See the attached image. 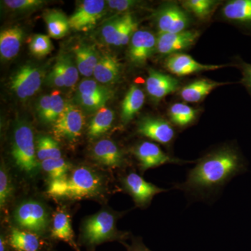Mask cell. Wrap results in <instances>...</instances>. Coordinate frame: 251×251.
I'll return each mask as SVG.
<instances>
[{
    "instance_id": "cell-5",
    "label": "cell",
    "mask_w": 251,
    "mask_h": 251,
    "mask_svg": "<svg viewBox=\"0 0 251 251\" xmlns=\"http://www.w3.org/2000/svg\"><path fill=\"white\" fill-rule=\"evenodd\" d=\"M15 222L21 229L41 235L47 231L50 224L49 213L40 202L25 201L14 213Z\"/></svg>"
},
{
    "instance_id": "cell-17",
    "label": "cell",
    "mask_w": 251,
    "mask_h": 251,
    "mask_svg": "<svg viewBox=\"0 0 251 251\" xmlns=\"http://www.w3.org/2000/svg\"><path fill=\"white\" fill-rule=\"evenodd\" d=\"M94 159L110 168H120L125 164L123 153L111 140H100L96 143L92 151Z\"/></svg>"
},
{
    "instance_id": "cell-25",
    "label": "cell",
    "mask_w": 251,
    "mask_h": 251,
    "mask_svg": "<svg viewBox=\"0 0 251 251\" xmlns=\"http://www.w3.org/2000/svg\"><path fill=\"white\" fill-rule=\"evenodd\" d=\"M8 242L15 251H41L39 235L28 231L14 227L11 229Z\"/></svg>"
},
{
    "instance_id": "cell-19",
    "label": "cell",
    "mask_w": 251,
    "mask_h": 251,
    "mask_svg": "<svg viewBox=\"0 0 251 251\" xmlns=\"http://www.w3.org/2000/svg\"><path fill=\"white\" fill-rule=\"evenodd\" d=\"M24 37L21 27L7 28L0 34V55L2 60H11L19 52Z\"/></svg>"
},
{
    "instance_id": "cell-13",
    "label": "cell",
    "mask_w": 251,
    "mask_h": 251,
    "mask_svg": "<svg viewBox=\"0 0 251 251\" xmlns=\"http://www.w3.org/2000/svg\"><path fill=\"white\" fill-rule=\"evenodd\" d=\"M159 33H177L186 30L190 18L184 9L175 4L162 6L156 14Z\"/></svg>"
},
{
    "instance_id": "cell-2",
    "label": "cell",
    "mask_w": 251,
    "mask_h": 251,
    "mask_svg": "<svg viewBox=\"0 0 251 251\" xmlns=\"http://www.w3.org/2000/svg\"><path fill=\"white\" fill-rule=\"evenodd\" d=\"M102 191L100 176L87 167H79L64 179L51 181L47 194L56 199L76 201L95 197Z\"/></svg>"
},
{
    "instance_id": "cell-28",
    "label": "cell",
    "mask_w": 251,
    "mask_h": 251,
    "mask_svg": "<svg viewBox=\"0 0 251 251\" xmlns=\"http://www.w3.org/2000/svg\"><path fill=\"white\" fill-rule=\"evenodd\" d=\"M170 119L174 125L184 128L196 120L198 110L182 103H176L171 105L168 111Z\"/></svg>"
},
{
    "instance_id": "cell-37",
    "label": "cell",
    "mask_w": 251,
    "mask_h": 251,
    "mask_svg": "<svg viewBox=\"0 0 251 251\" xmlns=\"http://www.w3.org/2000/svg\"><path fill=\"white\" fill-rule=\"evenodd\" d=\"M75 101L81 108L87 112H97L105 106V103L110 100L107 97H90L76 94Z\"/></svg>"
},
{
    "instance_id": "cell-43",
    "label": "cell",
    "mask_w": 251,
    "mask_h": 251,
    "mask_svg": "<svg viewBox=\"0 0 251 251\" xmlns=\"http://www.w3.org/2000/svg\"><path fill=\"white\" fill-rule=\"evenodd\" d=\"M50 104V95L43 96L38 102V115H39L41 121L44 120L46 114L49 112Z\"/></svg>"
},
{
    "instance_id": "cell-39",
    "label": "cell",
    "mask_w": 251,
    "mask_h": 251,
    "mask_svg": "<svg viewBox=\"0 0 251 251\" xmlns=\"http://www.w3.org/2000/svg\"><path fill=\"white\" fill-rule=\"evenodd\" d=\"M8 9L16 11H27L38 9L45 4L41 0H4L3 1Z\"/></svg>"
},
{
    "instance_id": "cell-41",
    "label": "cell",
    "mask_w": 251,
    "mask_h": 251,
    "mask_svg": "<svg viewBox=\"0 0 251 251\" xmlns=\"http://www.w3.org/2000/svg\"><path fill=\"white\" fill-rule=\"evenodd\" d=\"M46 84L51 87H65L62 72L57 62L46 77Z\"/></svg>"
},
{
    "instance_id": "cell-34",
    "label": "cell",
    "mask_w": 251,
    "mask_h": 251,
    "mask_svg": "<svg viewBox=\"0 0 251 251\" xmlns=\"http://www.w3.org/2000/svg\"><path fill=\"white\" fill-rule=\"evenodd\" d=\"M77 94L90 97H107L111 99L113 92L108 87L92 79H85L80 82Z\"/></svg>"
},
{
    "instance_id": "cell-35",
    "label": "cell",
    "mask_w": 251,
    "mask_h": 251,
    "mask_svg": "<svg viewBox=\"0 0 251 251\" xmlns=\"http://www.w3.org/2000/svg\"><path fill=\"white\" fill-rule=\"evenodd\" d=\"M50 104L49 112L46 114L43 122L46 124L54 123L67 106L64 99L58 91H54L50 94Z\"/></svg>"
},
{
    "instance_id": "cell-20",
    "label": "cell",
    "mask_w": 251,
    "mask_h": 251,
    "mask_svg": "<svg viewBox=\"0 0 251 251\" xmlns=\"http://www.w3.org/2000/svg\"><path fill=\"white\" fill-rule=\"evenodd\" d=\"M75 62L81 75L85 77L93 75L94 69L100 56L94 46L80 44L74 48Z\"/></svg>"
},
{
    "instance_id": "cell-45",
    "label": "cell",
    "mask_w": 251,
    "mask_h": 251,
    "mask_svg": "<svg viewBox=\"0 0 251 251\" xmlns=\"http://www.w3.org/2000/svg\"><path fill=\"white\" fill-rule=\"evenodd\" d=\"M127 251H151L143 244V241L138 238H135L132 241L131 244H125Z\"/></svg>"
},
{
    "instance_id": "cell-36",
    "label": "cell",
    "mask_w": 251,
    "mask_h": 251,
    "mask_svg": "<svg viewBox=\"0 0 251 251\" xmlns=\"http://www.w3.org/2000/svg\"><path fill=\"white\" fill-rule=\"evenodd\" d=\"M29 48L31 53L35 57H45L52 50V42L49 36L36 34L31 39Z\"/></svg>"
},
{
    "instance_id": "cell-1",
    "label": "cell",
    "mask_w": 251,
    "mask_h": 251,
    "mask_svg": "<svg viewBox=\"0 0 251 251\" xmlns=\"http://www.w3.org/2000/svg\"><path fill=\"white\" fill-rule=\"evenodd\" d=\"M247 162L235 147L227 145L200 158L186 179L175 188L198 201L209 200L238 175L246 173Z\"/></svg>"
},
{
    "instance_id": "cell-30",
    "label": "cell",
    "mask_w": 251,
    "mask_h": 251,
    "mask_svg": "<svg viewBox=\"0 0 251 251\" xmlns=\"http://www.w3.org/2000/svg\"><path fill=\"white\" fill-rule=\"evenodd\" d=\"M218 4V1L213 0H186L181 3L186 11L201 20L210 17Z\"/></svg>"
},
{
    "instance_id": "cell-11",
    "label": "cell",
    "mask_w": 251,
    "mask_h": 251,
    "mask_svg": "<svg viewBox=\"0 0 251 251\" xmlns=\"http://www.w3.org/2000/svg\"><path fill=\"white\" fill-rule=\"evenodd\" d=\"M122 184L126 191L133 198L137 206L140 207L148 206L156 195L168 191V189L158 187L145 181L135 173H130L124 177Z\"/></svg>"
},
{
    "instance_id": "cell-7",
    "label": "cell",
    "mask_w": 251,
    "mask_h": 251,
    "mask_svg": "<svg viewBox=\"0 0 251 251\" xmlns=\"http://www.w3.org/2000/svg\"><path fill=\"white\" fill-rule=\"evenodd\" d=\"M45 72L36 66L24 65L15 73L10 80V89L21 99L32 97L41 88Z\"/></svg>"
},
{
    "instance_id": "cell-32",
    "label": "cell",
    "mask_w": 251,
    "mask_h": 251,
    "mask_svg": "<svg viewBox=\"0 0 251 251\" xmlns=\"http://www.w3.org/2000/svg\"><path fill=\"white\" fill-rule=\"evenodd\" d=\"M138 23L130 14L122 16V22L115 36L114 46H122L130 42L132 36L138 30Z\"/></svg>"
},
{
    "instance_id": "cell-16",
    "label": "cell",
    "mask_w": 251,
    "mask_h": 251,
    "mask_svg": "<svg viewBox=\"0 0 251 251\" xmlns=\"http://www.w3.org/2000/svg\"><path fill=\"white\" fill-rule=\"evenodd\" d=\"M179 89L177 79L163 73L150 69L146 80V90L155 101H159L168 94L174 93Z\"/></svg>"
},
{
    "instance_id": "cell-33",
    "label": "cell",
    "mask_w": 251,
    "mask_h": 251,
    "mask_svg": "<svg viewBox=\"0 0 251 251\" xmlns=\"http://www.w3.org/2000/svg\"><path fill=\"white\" fill-rule=\"evenodd\" d=\"M43 170L49 175L51 181L64 179L69 175L70 164L64 158L47 159L41 162Z\"/></svg>"
},
{
    "instance_id": "cell-6",
    "label": "cell",
    "mask_w": 251,
    "mask_h": 251,
    "mask_svg": "<svg viewBox=\"0 0 251 251\" xmlns=\"http://www.w3.org/2000/svg\"><path fill=\"white\" fill-rule=\"evenodd\" d=\"M85 123L82 110L76 105L68 103L62 113L54 122L52 133L57 140L75 141L80 136Z\"/></svg>"
},
{
    "instance_id": "cell-31",
    "label": "cell",
    "mask_w": 251,
    "mask_h": 251,
    "mask_svg": "<svg viewBox=\"0 0 251 251\" xmlns=\"http://www.w3.org/2000/svg\"><path fill=\"white\" fill-rule=\"evenodd\" d=\"M57 63L62 72L65 87H72L75 85L78 80L80 73L75 62L73 59L72 56L67 53L61 54L57 59Z\"/></svg>"
},
{
    "instance_id": "cell-14",
    "label": "cell",
    "mask_w": 251,
    "mask_h": 251,
    "mask_svg": "<svg viewBox=\"0 0 251 251\" xmlns=\"http://www.w3.org/2000/svg\"><path fill=\"white\" fill-rule=\"evenodd\" d=\"M137 131L157 143L168 145L174 140L175 132L173 126L163 119L145 117L137 125Z\"/></svg>"
},
{
    "instance_id": "cell-10",
    "label": "cell",
    "mask_w": 251,
    "mask_h": 251,
    "mask_svg": "<svg viewBox=\"0 0 251 251\" xmlns=\"http://www.w3.org/2000/svg\"><path fill=\"white\" fill-rule=\"evenodd\" d=\"M199 36L198 31L187 29L177 33H159L156 37V52L168 56L181 53L194 45Z\"/></svg>"
},
{
    "instance_id": "cell-42",
    "label": "cell",
    "mask_w": 251,
    "mask_h": 251,
    "mask_svg": "<svg viewBox=\"0 0 251 251\" xmlns=\"http://www.w3.org/2000/svg\"><path fill=\"white\" fill-rule=\"evenodd\" d=\"M106 2L110 9L120 12L133 9L138 4V1L133 0H110Z\"/></svg>"
},
{
    "instance_id": "cell-15",
    "label": "cell",
    "mask_w": 251,
    "mask_h": 251,
    "mask_svg": "<svg viewBox=\"0 0 251 251\" xmlns=\"http://www.w3.org/2000/svg\"><path fill=\"white\" fill-rule=\"evenodd\" d=\"M166 67L170 72L178 76H186L196 73L215 71L229 67L227 64H204L198 62L191 56L178 53L168 56Z\"/></svg>"
},
{
    "instance_id": "cell-44",
    "label": "cell",
    "mask_w": 251,
    "mask_h": 251,
    "mask_svg": "<svg viewBox=\"0 0 251 251\" xmlns=\"http://www.w3.org/2000/svg\"><path fill=\"white\" fill-rule=\"evenodd\" d=\"M240 69L243 75L242 82L251 94V64L242 62Z\"/></svg>"
},
{
    "instance_id": "cell-8",
    "label": "cell",
    "mask_w": 251,
    "mask_h": 251,
    "mask_svg": "<svg viewBox=\"0 0 251 251\" xmlns=\"http://www.w3.org/2000/svg\"><path fill=\"white\" fill-rule=\"evenodd\" d=\"M133 154L139 163L140 170L143 172L168 163L184 165L196 163V161H185L169 156L156 144L149 141L142 142L138 144L133 149Z\"/></svg>"
},
{
    "instance_id": "cell-23",
    "label": "cell",
    "mask_w": 251,
    "mask_h": 251,
    "mask_svg": "<svg viewBox=\"0 0 251 251\" xmlns=\"http://www.w3.org/2000/svg\"><path fill=\"white\" fill-rule=\"evenodd\" d=\"M145 96L138 85L130 86L122 104V121L128 124L140 111L145 103Z\"/></svg>"
},
{
    "instance_id": "cell-26",
    "label": "cell",
    "mask_w": 251,
    "mask_h": 251,
    "mask_svg": "<svg viewBox=\"0 0 251 251\" xmlns=\"http://www.w3.org/2000/svg\"><path fill=\"white\" fill-rule=\"evenodd\" d=\"M115 113L111 109L104 106L98 111L89 124L87 134L90 139H97L105 134L112 127Z\"/></svg>"
},
{
    "instance_id": "cell-4",
    "label": "cell",
    "mask_w": 251,
    "mask_h": 251,
    "mask_svg": "<svg viewBox=\"0 0 251 251\" xmlns=\"http://www.w3.org/2000/svg\"><path fill=\"white\" fill-rule=\"evenodd\" d=\"M122 237V234L117 230L115 216L108 211H101L91 216L82 228V242L91 249Z\"/></svg>"
},
{
    "instance_id": "cell-40",
    "label": "cell",
    "mask_w": 251,
    "mask_h": 251,
    "mask_svg": "<svg viewBox=\"0 0 251 251\" xmlns=\"http://www.w3.org/2000/svg\"><path fill=\"white\" fill-rule=\"evenodd\" d=\"M122 22V16L109 21L101 29V36L104 41L109 45L114 46L115 36Z\"/></svg>"
},
{
    "instance_id": "cell-38",
    "label": "cell",
    "mask_w": 251,
    "mask_h": 251,
    "mask_svg": "<svg viewBox=\"0 0 251 251\" xmlns=\"http://www.w3.org/2000/svg\"><path fill=\"white\" fill-rule=\"evenodd\" d=\"M12 184L9 175L4 165H1L0 169V206L1 209L4 207L12 196Z\"/></svg>"
},
{
    "instance_id": "cell-29",
    "label": "cell",
    "mask_w": 251,
    "mask_h": 251,
    "mask_svg": "<svg viewBox=\"0 0 251 251\" xmlns=\"http://www.w3.org/2000/svg\"><path fill=\"white\" fill-rule=\"evenodd\" d=\"M36 156L41 162L47 159L62 158V152L57 140L49 135H39L36 140Z\"/></svg>"
},
{
    "instance_id": "cell-24",
    "label": "cell",
    "mask_w": 251,
    "mask_h": 251,
    "mask_svg": "<svg viewBox=\"0 0 251 251\" xmlns=\"http://www.w3.org/2000/svg\"><path fill=\"white\" fill-rule=\"evenodd\" d=\"M223 15L229 20L251 27V0H232L223 8Z\"/></svg>"
},
{
    "instance_id": "cell-27",
    "label": "cell",
    "mask_w": 251,
    "mask_h": 251,
    "mask_svg": "<svg viewBox=\"0 0 251 251\" xmlns=\"http://www.w3.org/2000/svg\"><path fill=\"white\" fill-rule=\"evenodd\" d=\"M49 36L53 39H62L70 29L69 18L58 10H49L44 14Z\"/></svg>"
},
{
    "instance_id": "cell-21",
    "label": "cell",
    "mask_w": 251,
    "mask_h": 251,
    "mask_svg": "<svg viewBox=\"0 0 251 251\" xmlns=\"http://www.w3.org/2000/svg\"><path fill=\"white\" fill-rule=\"evenodd\" d=\"M228 84V82H220L208 79H200L183 87L180 91V96L185 101L198 103L205 98L214 89Z\"/></svg>"
},
{
    "instance_id": "cell-18",
    "label": "cell",
    "mask_w": 251,
    "mask_h": 251,
    "mask_svg": "<svg viewBox=\"0 0 251 251\" xmlns=\"http://www.w3.org/2000/svg\"><path fill=\"white\" fill-rule=\"evenodd\" d=\"M122 65L116 56L110 53L100 54L93 76L102 85H112L118 81L121 75Z\"/></svg>"
},
{
    "instance_id": "cell-12",
    "label": "cell",
    "mask_w": 251,
    "mask_h": 251,
    "mask_svg": "<svg viewBox=\"0 0 251 251\" xmlns=\"http://www.w3.org/2000/svg\"><path fill=\"white\" fill-rule=\"evenodd\" d=\"M155 51H156V37L154 34L144 29L135 31L128 46L130 62L136 67H143Z\"/></svg>"
},
{
    "instance_id": "cell-9",
    "label": "cell",
    "mask_w": 251,
    "mask_h": 251,
    "mask_svg": "<svg viewBox=\"0 0 251 251\" xmlns=\"http://www.w3.org/2000/svg\"><path fill=\"white\" fill-rule=\"evenodd\" d=\"M106 1L85 0L81 1L75 12L69 18L70 27L77 31H88L94 27L105 14Z\"/></svg>"
},
{
    "instance_id": "cell-3",
    "label": "cell",
    "mask_w": 251,
    "mask_h": 251,
    "mask_svg": "<svg viewBox=\"0 0 251 251\" xmlns=\"http://www.w3.org/2000/svg\"><path fill=\"white\" fill-rule=\"evenodd\" d=\"M11 154L16 166L25 173L34 175L39 171L34 133L29 124L19 122L15 127Z\"/></svg>"
},
{
    "instance_id": "cell-22",
    "label": "cell",
    "mask_w": 251,
    "mask_h": 251,
    "mask_svg": "<svg viewBox=\"0 0 251 251\" xmlns=\"http://www.w3.org/2000/svg\"><path fill=\"white\" fill-rule=\"evenodd\" d=\"M51 237L67 243L75 251H80L75 239L70 216L65 211H58L54 214Z\"/></svg>"
}]
</instances>
